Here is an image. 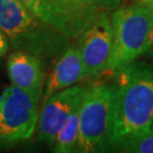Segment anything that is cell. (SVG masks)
I'll return each mask as SVG.
<instances>
[{
	"label": "cell",
	"instance_id": "obj_1",
	"mask_svg": "<svg viewBox=\"0 0 153 153\" xmlns=\"http://www.w3.org/2000/svg\"><path fill=\"white\" fill-rule=\"evenodd\" d=\"M118 73L112 88L109 126L104 146L124 149L149 134L153 127V69L128 65Z\"/></svg>",
	"mask_w": 153,
	"mask_h": 153
},
{
	"label": "cell",
	"instance_id": "obj_2",
	"mask_svg": "<svg viewBox=\"0 0 153 153\" xmlns=\"http://www.w3.org/2000/svg\"><path fill=\"white\" fill-rule=\"evenodd\" d=\"M114 43L107 69L119 71L145 55L153 25V6L138 2L118 7L111 18Z\"/></svg>",
	"mask_w": 153,
	"mask_h": 153
},
{
	"label": "cell",
	"instance_id": "obj_3",
	"mask_svg": "<svg viewBox=\"0 0 153 153\" xmlns=\"http://www.w3.org/2000/svg\"><path fill=\"white\" fill-rule=\"evenodd\" d=\"M41 95L11 85L0 95V145L32 137L39 120Z\"/></svg>",
	"mask_w": 153,
	"mask_h": 153
},
{
	"label": "cell",
	"instance_id": "obj_4",
	"mask_svg": "<svg viewBox=\"0 0 153 153\" xmlns=\"http://www.w3.org/2000/svg\"><path fill=\"white\" fill-rule=\"evenodd\" d=\"M112 88L98 85L86 88L79 105V137L77 152H95L104 148L110 118Z\"/></svg>",
	"mask_w": 153,
	"mask_h": 153
},
{
	"label": "cell",
	"instance_id": "obj_5",
	"mask_svg": "<svg viewBox=\"0 0 153 153\" xmlns=\"http://www.w3.org/2000/svg\"><path fill=\"white\" fill-rule=\"evenodd\" d=\"M99 9L97 0H42L39 19L62 35L77 38L93 22Z\"/></svg>",
	"mask_w": 153,
	"mask_h": 153
},
{
	"label": "cell",
	"instance_id": "obj_6",
	"mask_svg": "<svg viewBox=\"0 0 153 153\" xmlns=\"http://www.w3.org/2000/svg\"><path fill=\"white\" fill-rule=\"evenodd\" d=\"M86 88L69 86L43 102L38 120V141L53 146L56 136L82 103Z\"/></svg>",
	"mask_w": 153,
	"mask_h": 153
},
{
	"label": "cell",
	"instance_id": "obj_7",
	"mask_svg": "<svg viewBox=\"0 0 153 153\" xmlns=\"http://www.w3.org/2000/svg\"><path fill=\"white\" fill-rule=\"evenodd\" d=\"M112 43V23L105 13H98L93 22L79 35L78 48L86 75L98 76L107 69Z\"/></svg>",
	"mask_w": 153,
	"mask_h": 153
},
{
	"label": "cell",
	"instance_id": "obj_8",
	"mask_svg": "<svg viewBox=\"0 0 153 153\" xmlns=\"http://www.w3.org/2000/svg\"><path fill=\"white\" fill-rule=\"evenodd\" d=\"M36 17L16 0H0V30L14 45H26L36 30Z\"/></svg>",
	"mask_w": 153,
	"mask_h": 153
},
{
	"label": "cell",
	"instance_id": "obj_9",
	"mask_svg": "<svg viewBox=\"0 0 153 153\" xmlns=\"http://www.w3.org/2000/svg\"><path fill=\"white\" fill-rule=\"evenodd\" d=\"M7 71L13 85L42 95L43 71L35 56L25 51L13 52L7 60Z\"/></svg>",
	"mask_w": 153,
	"mask_h": 153
},
{
	"label": "cell",
	"instance_id": "obj_10",
	"mask_svg": "<svg viewBox=\"0 0 153 153\" xmlns=\"http://www.w3.org/2000/svg\"><path fill=\"white\" fill-rule=\"evenodd\" d=\"M84 76H86V73L81 50L78 47H71L62 55L51 71L45 84L42 102L48 100L51 95L71 86Z\"/></svg>",
	"mask_w": 153,
	"mask_h": 153
},
{
	"label": "cell",
	"instance_id": "obj_11",
	"mask_svg": "<svg viewBox=\"0 0 153 153\" xmlns=\"http://www.w3.org/2000/svg\"><path fill=\"white\" fill-rule=\"evenodd\" d=\"M79 108L73 112L66 124L58 131L53 144V152L69 153L77 151L79 137Z\"/></svg>",
	"mask_w": 153,
	"mask_h": 153
},
{
	"label": "cell",
	"instance_id": "obj_12",
	"mask_svg": "<svg viewBox=\"0 0 153 153\" xmlns=\"http://www.w3.org/2000/svg\"><path fill=\"white\" fill-rule=\"evenodd\" d=\"M123 150L126 152L153 153V129L146 135L128 143Z\"/></svg>",
	"mask_w": 153,
	"mask_h": 153
},
{
	"label": "cell",
	"instance_id": "obj_13",
	"mask_svg": "<svg viewBox=\"0 0 153 153\" xmlns=\"http://www.w3.org/2000/svg\"><path fill=\"white\" fill-rule=\"evenodd\" d=\"M17 2H19L22 6H24L34 17H36L39 19L40 13H41V5H42V0H16ZM40 21V19H39Z\"/></svg>",
	"mask_w": 153,
	"mask_h": 153
},
{
	"label": "cell",
	"instance_id": "obj_14",
	"mask_svg": "<svg viewBox=\"0 0 153 153\" xmlns=\"http://www.w3.org/2000/svg\"><path fill=\"white\" fill-rule=\"evenodd\" d=\"M98 5L102 9H116L124 2L125 0H97Z\"/></svg>",
	"mask_w": 153,
	"mask_h": 153
},
{
	"label": "cell",
	"instance_id": "obj_15",
	"mask_svg": "<svg viewBox=\"0 0 153 153\" xmlns=\"http://www.w3.org/2000/svg\"><path fill=\"white\" fill-rule=\"evenodd\" d=\"M9 49V40L6 34L0 30V57H4Z\"/></svg>",
	"mask_w": 153,
	"mask_h": 153
},
{
	"label": "cell",
	"instance_id": "obj_16",
	"mask_svg": "<svg viewBox=\"0 0 153 153\" xmlns=\"http://www.w3.org/2000/svg\"><path fill=\"white\" fill-rule=\"evenodd\" d=\"M145 53L151 58L153 60V25L152 28H151V32H150V36H149V42H148V47H146V51Z\"/></svg>",
	"mask_w": 153,
	"mask_h": 153
},
{
	"label": "cell",
	"instance_id": "obj_17",
	"mask_svg": "<svg viewBox=\"0 0 153 153\" xmlns=\"http://www.w3.org/2000/svg\"><path fill=\"white\" fill-rule=\"evenodd\" d=\"M142 2H145V4H149V5L153 6V0H143Z\"/></svg>",
	"mask_w": 153,
	"mask_h": 153
},
{
	"label": "cell",
	"instance_id": "obj_18",
	"mask_svg": "<svg viewBox=\"0 0 153 153\" xmlns=\"http://www.w3.org/2000/svg\"><path fill=\"white\" fill-rule=\"evenodd\" d=\"M137 1H138V2H142L143 0H137Z\"/></svg>",
	"mask_w": 153,
	"mask_h": 153
},
{
	"label": "cell",
	"instance_id": "obj_19",
	"mask_svg": "<svg viewBox=\"0 0 153 153\" xmlns=\"http://www.w3.org/2000/svg\"><path fill=\"white\" fill-rule=\"evenodd\" d=\"M152 129H153V127H152ZM152 129H151V131H152Z\"/></svg>",
	"mask_w": 153,
	"mask_h": 153
}]
</instances>
